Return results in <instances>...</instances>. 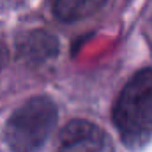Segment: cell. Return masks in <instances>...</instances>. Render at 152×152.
Returning <instances> with one entry per match:
<instances>
[{
	"instance_id": "3",
	"label": "cell",
	"mask_w": 152,
	"mask_h": 152,
	"mask_svg": "<svg viewBox=\"0 0 152 152\" xmlns=\"http://www.w3.org/2000/svg\"><path fill=\"white\" fill-rule=\"evenodd\" d=\"M57 152H113V145L99 126L78 118L62 129Z\"/></svg>"
},
{
	"instance_id": "1",
	"label": "cell",
	"mask_w": 152,
	"mask_h": 152,
	"mask_svg": "<svg viewBox=\"0 0 152 152\" xmlns=\"http://www.w3.org/2000/svg\"><path fill=\"white\" fill-rule=\"evenodd\" d=\"M113 124L131 151L152 138V69H142L122 88L113 108Z\"/></svg>"
},
{
	"instance_id": "2",
	"label": "cell",
	"mask_w": 152,
	"mask_h": 152,
	"mask_svg": "<svg viewBox=\"0 0 152 152\" xmlns=\"http://www.w3.org/2000/svg\"><path fill=\"white\" fill-rule=\"evenodd\" d=\"M57 104L37 96L28 99L11 115L5 126V140L12 152H36L48 140L57 124Z\"/></svg>"
},
{
	"instance_id": "6",
	"label": "cell",
	"mask_w": 152,
	"mask_h": 152,
	"mask_svg": "<svg viewBox=\"0 0 152 152\" xmlns=\"http://www.w3.org/2000/svg\"><path fill=\"white\" fill-rule=\"evenodd\" d=\"M5 60H7V50H5V46L0 42V73H2V69H4V66H5Z\"/></svg>"
},
{
	"instance_id": "5",
	"label": "cell",
	"mask_w": 152,
	"mask_h": 152,
	"mask_svg": "<svg viewBox=\"0 0 152 152\" xmlns=\"http://www.w3.org/2000/svg\"><path fill=\"white\" fill-rule=\"evenodd\" d=\"M106 0H53V12L62 21H76L94 14Z\"/></svg>"
},
{
	"instance_id": "4",
	"label": "cell",
	"mask_w": 152,
	"mask_h": 152,
	"mask_svg": "<svg viewBox=\"0 0 152 152\" xmlns=\"http://www.w3.org/2000/svg\"><path fill=\"white\" fill-rule=\"evenodd\" d=\"M18 53L28 64H41L58 53V41L48 32H30L18 42Z\"/></svg>"
}]
</instances>
